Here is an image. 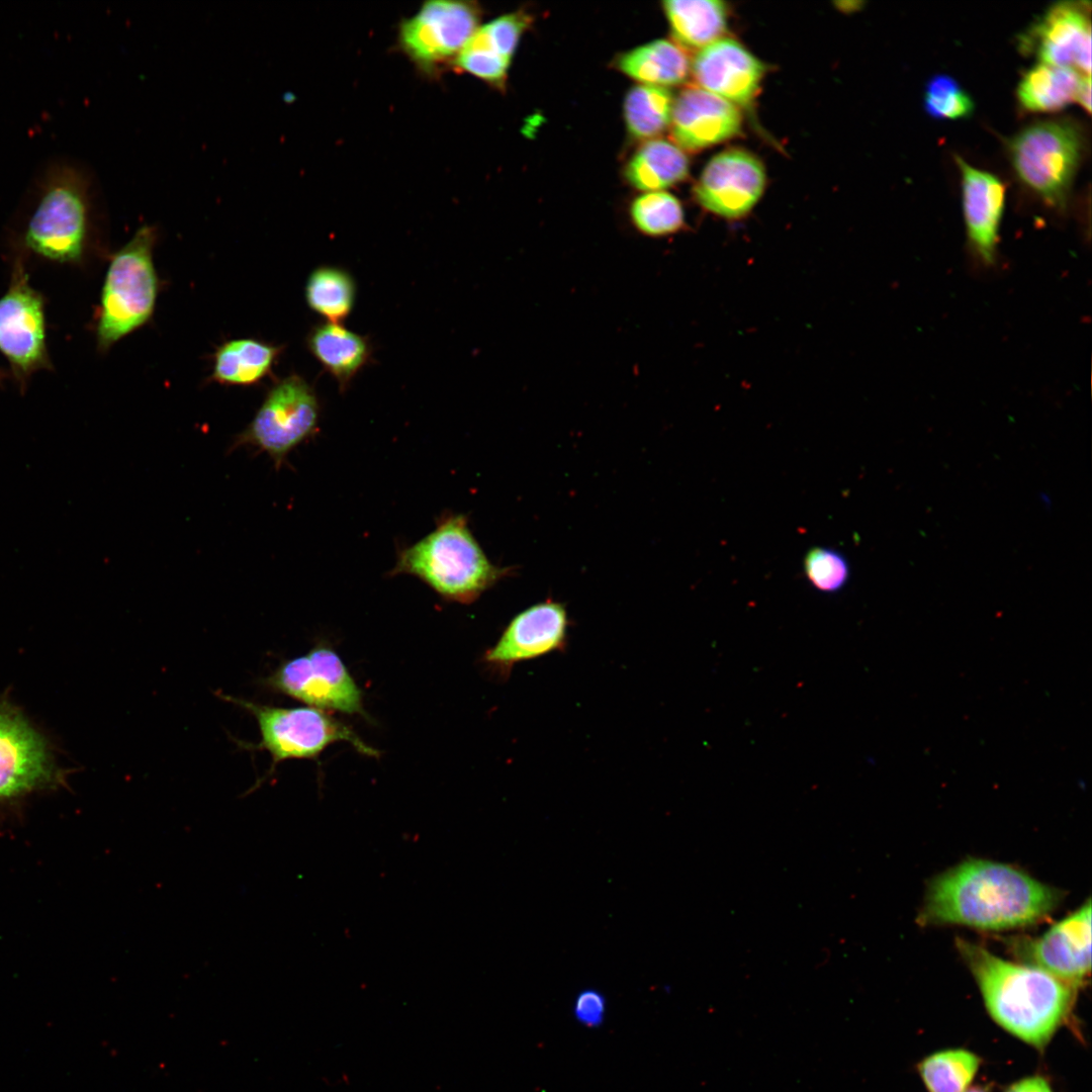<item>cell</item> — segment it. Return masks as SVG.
<instances>
[{
	"label": "cell",
	"instance_id": "obj_1",
	"mask_svg": "<svg viewBox=\"0 0 1092 1092\" xmlns=\"http://www.w3.org/2000/svg\"><path fill=\"white\" fill-rule=\"evenodd\" d=\"M1061 900L1059 890L1016 867L968 858L930 881L919 922L1007 930L1042 920Z\"/></svg>",
	"mask_w": 1092,
	"mask_h": 1092
},
{
	"label": "cell",
	"instance_id": "obj_2",
	"mask_svg": "<svg viewBox=\"0 0 1092 1092\" xmlns=\"http://www.w3.org/2000/svg\"><path fill=\"white\" fill-rule=\"evenodd\" d=\"M991 1017L1024 1042L1042 1049L1067 1019L1075 988L1030 965L1004 960L981 944L957 938Z\"/></svg>",
	"mask_w": 1092,
	"mask_h": 1092
},
{
	"label": "cell",
	"instance_id": "obj_3",
	"mask_svg": "<svg viewBox=\"0 0 1092 1092\" xmlns=\"http://www.w3.org/2000/svg\"><path fill=\"white\" fill-rule=\"evenodd\" d=\"M508 573L492 564L463 515H448L436 528L402 549L390 574H408L443 599L470 604Z\"/></svg>",
	"mask_w": 1092,
	"mask_h": 1092
},
{
	"label": "cell",
	"instance_id": "obj_4",
	"mask_svg": "<svg viewBox=\"0 0 1092 1092\" xmlns=\"http://www.w3.org/2000/svg\"><path fill=\"white\" fill-rule=\"evenodd\" d=\"M90 182L70 162L52 163L36 184L33 208L22 234L24 246L59 263L82 260L90 231Z\"/></svg>",
	"mask_w": 1092,
	"mask_h": 1092
},
{
	"label": "cell",
	"instance_id": "obj_5",
	"mask_svg": "<svg viewBox=\"0 0 1092 1092\" xmlns=\"http://www.w3.org/2000/svg\"><path fill=\"white\" fill-rule=\"evenodd\" d=\"M154 226L143 225L110 259L100 294L96 341L100 352L153 317L160 290L153 251Z\"/></svg>",
	"mask_w": 1092,
	"mask_h": 1092
},
{
	"label": "cell",
	"instance_id": "obj_6",
	"mask_svg": "<svg viewBox=\"0 0 1092 1092\" xmlns=\"http://www.w3.org/2000/svg\"><path fill=\"white\" fill-rule=\"evenodd\" d=\"M224 701L249 712L256 720L261 739L244 743L250 750H266L272 759L270 772L287 759L315 758L337 741L349 742L359 753L378 757L379 751L366 744L347 724L327 711L309 706L277 707L217 694Z\"/></svg>",
	"mask_w": 1092,
	"mask_h": 1092
},
{
	"label": "cell",
	"instance_id": "obj_7",
	"mask_svg": "<svg viewBox=\"0 0 1092 1092\" xmlns=\"http://www.w3.org/2000/svg\"><path fill=\"white\" fill-rule=\"evenodd\" d=\"M1083 150V136L1068 119L1032 122L1009 143V154L1021 182L1046 203H1065Z\"/></svg>",
	"mask_w": 1092,
	"mask_h": 1092
},
{
	"label": "cell",
	"instance_id": "obj_8",
	"mask_svg": "<svg viewBox=\"0 0 1092 1092\" xmlns=\"http://www.w3.org/2000/svg\"><path fill=\"white\" fill-rule=\"evenodd\" d=\"M320 413L314 389L300 375L290 374L268 389L252 421L236 436L232 447L250 446L264 452L279 469L288 454L314 434Z\"/></svg>",
	"mask_w": 1092,
	"mask_h": 1092
},
{
	"label": "cell",
	"instance_id": "obj_9",
	"mask_svg": "<svg viewBox=\"0 0 1092 1092\" xmlns=\"http://www.w3.org/2000/svg\"><path fill=\"white\" fill-rule=\"evenodd\" d=\"M65 778L48 738L15 705L0 700V811L58 788Z\"/></svg>",
	"mask_w": 1092,
	"mask_h": 1092
},
{
	"label": "cell",
	"instance_id": "obj_10",
	"mask_svg": "<svg viewBox=\"0 0 1092 1092\" xmlns=\"http://www.w3.org/2000/svg\"><path fill=\"white\" fill-rule=\"evenodd\" d=\"M481 10L476 2L433 0L423 3L397 29V46L425 76L440 74L453 65L465 43L479 27Z\"/></svg>",
	"mask_w": 1092,
	"mask_h": 1092
},
{
	"label": "cell",
	"instance_id": "obj_11",
	"mask_svg": "<svg viewBox=\"0 0 1092 1092\" xmlns=\"http://www.w3.org/2000/svg\"><path fill=\"white\" fill-rule=\"evenodd\" d=\"M263 686L320 710L365 715L353 676L338 653L324 644L283 661Z\"/></svg>",
	"mask_w": 1092,
	"mask_h": 1092
},
{
	"label": "cell",
	"instance_id": "obj_12",
	"mask_svg": "<svg viewBox=\"0 0 1092 1092\" xmlns=\"http://www.w3.org/2000/svg\"><path fill=\"white\" fill-rule=\"evenodd\" d=\"M0 352L22 385L36 371L51 368L46 343L44 301L15 261L9 287L0 298Z\"/></svg>",
	"mask_w": 1092,
	"mask_h": 1092
},
{
	"label": "cell",
	"instance_id": "obj_13",
	"mask_svg": "<svg viewBox=\"0 0 1092 1092\" xmlns=\"http://www.w3.org/2000/svg\"><path fill=\"white\" fill-rule=\"evenodd\" d=\"M1010 946L1022 964L1036 967L1076 989L1091 970L1090 899L1040 936L1017 938Z\"/></svg>",
	"mask_w": 1092,
	"mask_h": 1092
},
{
	"label": "cell",
	"instance_id": "obj_14",
	"mask_svg": "<svg viewBox=\"0 0 1092 1092\" xmlns=\"http://www.w3.org/2000/svg\"><path fill=\"white\" fill-rule=\"evenodd\" d=\"M1019 48L1040 63L1072 68L1090 76V3L1053 4L1019 35Z\"/></svg>",
	"mask_w": 1092,
	"mask_h": 1092
},
{
	"label": "cell",
	"instance_id": "obj_15",
	"mask_svg": "<svg viewBox=\"0 0 1092 1092\" xmlns=\"http://www.w3.org/2000/svg\"><path fill=\"white\" fill-rule=\"evenodd\" d=\"M569 621L565 607L553 601L535 604L517 614L482 661L498 677L508 678L514 665L564 649Z\"/></svg>",
	"mask_w": 1092,
	"mask_h": 1092
},
{
	"label": "cell",
	"instance_id": "obj_16",
	"mask_svg": "<svg viewBox=\"0 0 1092 1092\" xmlns=\"http://www.w3.org/2000/svg\"><path fill=\"white\" fill-rule=\"evenodd\" d=\"M765 185L762 164L743 150L724 151L704 168L695 197L705 209L725 218L748 213L760 198Z\"/></svg>",
	"mask_w": 1092,
	"mask_h": 1092
},
{
	"label": "cell",
	"instance_id": "obj_17",
	"mask_svg": "<svg viewBox=\"0 0 1092 1092\" xmlns=\"http://www.w3.org/2000/svg\"><path fill=\"white\" fill-rule=\"evenodd\" d=\"M691 71L700 88L734 105L746 106L758 91L764 66L740 42L725 37L702 48Z\"/></svg>",
	"mask_w": 1092,
	"mask_h": 1092
},
{
	"label": "cell",
	"instance_id": "obj_18",
	"mask_svg": "<svg viewBox=\"0 0 1092 1092\" xmlns=\"http://www.w3.org/2000/svg\"><path fill=\"white\" fill-rule=\"evenodd\" d=\"M741 123L734 104L700 87H688L673 101L669 125L681 150L699 151L736 135Z\"/></svg>",
	"mask_w": 1092,
	"mask_h": 1092
},
{
	"label": "cell",
	"instance_id": "obj_19",
	"mask_svg": "<svg viewBox=\"0 0 1092 1092\" xmlns=\"http://www.w3.org/2000/svg\"><path fill=\"white\" fill-rule=\"evenodd\" d=\"M962 177L963 210L972 247L981 259L994 260L1005 204V185L995 174L956 156Z\"/></svg>",
	"mask_w": 1092,
	"mask_h": 1092
},
{
	"label": "cell",
	"instance_id": "obj_20",
	"mask_svg": "<svg viewBox=\"0 0 1092 1092\" xmlns=\"http://www.w3.org/2000/svg\"><path fill=\"white\" fill-rule=\"evenodd\" d=\"M305 341L310 354L336 379L341 391L346 390L357 373L371 361L370 341L342 324H317L310 329Z\"/></svg>",
	"mask_w": 1092,
	"mask_h": 1092
},
{
	"label": "cell",
	"instance_id": "obj_21",
	"mask_svg": "<svg viewBox=\"0 0 1092 1092\" xmlns=\"http://www.w3.org/2000/svg\"><path fill=\"white\" fill-rule=\"evenodd\" d=\"M284 347L254 338L222 343L213 354L210 380L222 385L251 386L267 377Z\"/></svg>",
	"mask_w": 1092,
	"mask_h": 1092
},
{
	"label": "cell",
	"instance_id": "obj_22",
	"mask_svg": "<svg viewBox=\"0 0 1092 1092\" xmlns=\"http://www.w3.org/2000/svg\"><path fill=\"white\" fill-rule=\"evenodd\" d=\"M616 67L643 84L666 88L687 79L691 62L679 44L657 39L623 53L617 58Z\"/></svg>",
	"mask_w": 1092,
	"mask_h": 1092
},
{
	"label": "cell",
	"instance_id": "obj_23",
	"mask_svg": "<svg viewBox=\"0 0 1092 1092\" xmlns=\"http://www.w3.org/2000/svg\"><path fill=\"white\" fill-rule=\"evenodd\" d=\"M1086 76L1068 67L1035 64L1022 74L1018 82V102L1023 109L1031 112L1060 110L1077 102Z\"/></svg>",
	"mask_w": 1092,
	"mask_h": 1092
},
{
	"label": "cell",
	"instance_id": "obj_24",
	"mask_svg": "<svg viewBox=\"0 0 1092 1092\" xmlns=\"http://www.w3.org/2000/svg\"><path fill=\"white\" fill-rule=\"evenodd\" d=\"M689 174V160L676 145L659 139L645 141L628 161L624 175L644 192L664 191Z\"/></svg>",
	"mask_w": 1092,
	"mask_h": 1092
},
{
	"label": "cell",
	"instance_id": "obj_25",
	"mask_svg": "<svg viewBox=\"0 0 1092 1092\" xmlns=\"http://www.w3.org/2000/svg\"><path fill=\"white\" fill-rule=\"evenodd\" d=\"M672 37L681 48L702 49L724 33L726 4L718 0H668L662 3Z\"/></svg>",
	"mask_w": 1092,
	"mask_h": 1092
},
{
	"label": "cell",
	"instance_id": "obj_26",
	"mask_svg": "<svg viewBox=\"0 0 1092 1092\" xmlns=\"http://www.w3.org/2000/svg\"><path fill=\"white\" fill-rule=\"evenodd\" d=\"M356 293L357 286L351 273L336 266L314 268L304 288L308 307L328 322L337 324L352 312Z\"/></svg>",
	"mask_w": 1092,
	"mask_h": 1092
},
{
	"label": "cell",
	"instance_id": "obj_27",
	"mask_svg": "<svg viewBox=\"0 0 1092 1092\" xmlns=\"http://www.w3.org/2000/svg\"><path fill=\"white\" fill-rule=\"evenodd\" d=\"M674 98L665 88L640 84L633 87L624 101L628 132L637 140H652L670 124Z\"/></svg>",
	"mask_w": 1092,
	"mask_h": 1092
},
{
	"label": "cell",
	"instance_id": "obj_28",
	"mask_svg": "<svg viewBox=\"0 0 1092 1092\" xmlns=\"http://www.w3.org/2000/svg\"><path fill=\"white\" fill-rule=\"evenodd\" d=\"M980 1059L963 1049L941 1051L925 1058L919 1065L920 1076L928 1092H964L973 1081Z\"/></svg>",
	"mask_w": 1092,
	"mask_h": 1092
},
{
	"label": "cell",
	"instance_id": "obj_29",
	"mask_svg": "<svg viewBox=\"0 0 1092 1092\" xmlns=\"http://www.w3.org/2000/svg\"><path fill=\"white\" fill-rule=\"evenodd\" d=\"M629 210L632 224L648 237L668 236L685 224L679 200L666 191L644 192L632 201Z\"/></svg>",
	"mask_w": 1092,
	"mask_h": 1092
},
{
	"label": "cell",
	"instance_id": "obj_30",
	"mask_svg": "<svg viewBox=\"0 0 1092 1092\" xmlns=\"http://www.w3.org/2000/svg\"><path fill=\"white\" fill-rule=\"evenodd\" d=\"M925 111L939 119H959L974 110V101L961 84L947 74H935L925 84Z\"/></svg>",
	"mask_w": 1092,
	"mask_h": 1092
},
{
	"label": "cell",
	"instance_id": "obj_31",
	"mask_svg": "<svg viewBox=\"0 0 1092 1092\" xmlns=\"http://www.w3.org/2000/svg\"><path fill=\"white\" fill-rule=\"evenodd\" d=\"M804 571L811 584L820 592L834 593L841 589L849 578V564L838 551L815 547L804 559Z\"/></svg>",
	"mask_w": 1092,
	"mask_h": 1092
},
{
	"label": "cell",
	"instance_id": "obj_32",
	"mask_svg": "<svg viewBox=\"0 0 1092 1092\" xmlns=\"http://www.w3.org/2000/svg\"><path fill=\"white\" fill-rule=\"evenodd\" d=\"M530 23V15L516 11L479 26L475 35L493 53L512 61L519 40Z\"/></svg>",
	"mask_w": 1092,
	"mask_h": 1092
},
{
	"label": "cell",
	"instance_id": "obj_33",
	"mask_svg": "<svg viewBox=\"0 0 1092 1092\" xmlns=\"http://www.w3.org/2000/svg\"><path fill=\"white\" fill-rule=\"evenodd\" d=\"M607 1001L596 989H584L574 999L573 1015L585 1027H599L605 1020Z\"/></svg>",
	"mask_w": 1092,
	"mask_h": 1092
},
{
	"label": "cell",
	"instance_id": "obj_34",
	"mask_svg": "<svg viewBox=\"0 0 1092 1092\" xmlns=\"http://www.w3.org/2000/svg\"><path fill=\"white\" fill-rule=\"evenodd\" d=\"M1005 1092H1053V1090L1045 1079L1032 1076L1014 1083Z\"/></svg>",
	"mask_w": 1092,
	"mask_h": 1092
},
{
	"label": "cell",
	"instance_id": "obj_35",
	"mask_svg": "<svg viewBox=\"0 0 1092 1092\" xmlns=\"http://www.w3.org/2000/svg\"><path fill=\"white\" fill-rule=\"evenodd\" d=\"M1077 102L1082 105L1084 109L1089 113L1091 111V78L1086 76L1083 79Z\"/></svg>",
	"mask_w": 1092,
	"mask_h": 1092
},
{
	"label": "cell",
	"instance_id": "obj_36",
	"mask_svg": "<svg viewBox=\"0 0 1092 1092\" xmlns=\"http://www.w3.org/2000/svg\"><path fill=\"white\" fill-rule=\"evenodd\" d=\"M964 1092H988V1091H987V1089H985L983 1087L976 1086V1087H972V1088L969 1087Z\"/></svg>",
	"mask_w": 1092,
	"mask_h": 1092
},
{
	"label": "cell",
	"instance_id": "obj_37",
	"mask_svg": "<svg viewBox=\"0 0 1092 1092\" xmlns=\"http://www.w3.org/2000/svg\"><path fill=\"white\" fill-rule=\"evenodd\" d=\"M0 379H1V373H0Z\"/></svg>",
	"mask_w": 1092,
	"mask_h": 1092
}]
</instances>
